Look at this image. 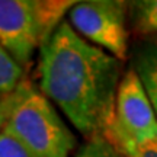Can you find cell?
Instances as JSON below:
<instances>
[{"label": "cell", "mask_w": 157, "mask_h": 157, "mask_svg": "<svg viewBox=\"0 0 157 157\" xmlns=\"http://www.w3.org/2000/svg\"><path fill=\"white\" fill-rule=\"evenodd\" d=\"M10 113L5 132L15 137L32 157H68L76 137L51 101L28 77L9 93Z\"/></svg>", "instance_id": "7a4b0ae2"}, {"label": "cell", "mask_w": 157, "mask_h": 157, "mask_svg": "<svg viewBox=\"0 0 157 157\" xmlns=\"http://www.w3.org/2000/svg\"><path fill=\"white\" fill-rule=\"evenodd\" d=\"M153 42H154V44L157 45V36H154V38H153Z\"/></svg>", "instance_id": "4fadbf2b"}, {"label": "cell", "mask_w": 157, "mask_h": 157, "mask_svg": "<svg viewBox=\"0 0 157 157\" xmlns=\"http://www.w3.org/2000/svg\"><path fill=\"white\" fill-rule=\"evenodd\" d=\"M132 68L140 76L157 115V45L153 41L135 48Z\"/></svg>", "instance_id": "8992f818"}, {"label": "cell", "mask_w": 157, "mask_h": 157, "mask_svg": "<svg viewBox=\"0 0 157 157\" xmlns=\"http://www.w3.org/2000/svg\"><path fill=\"white\" fill-rule=\"evenodd\" d=\"M121 153L125 157H157V141L128 146L121 150Z\"/></svg>", "instance_id": "8fae6325"}, {"label": "cell", "mask_w": 157, "mask_h": 157, "mask_svg": "<svg viewBox=\"0 0 157 157\" xmlns=\"http://www.w3.org/2000/svg\"><path fill=\"white\" fill-rule=\"evenodd\" d=\"M128 10L129 2L122 0L77 2L68 12V23L84 39L125 61L128 58Z\"/></svg>", "instance_id": "5b68a950"}, {"label": "cell", "mask_w": 157, "mask_h": 157, "mask_svg": "<svg viewBox=\"0 0 157 157\" xmlns=\"http://www.w3.org/2000/svg\"><path fill=\"white\" fill-rule=\"evenodd\" d=\"M26 77L23 67L0 44V95H9Z\"/></svg>", "instance_id": "ba28073f"}, {"label": "cell", "mask_w": 157, "mask_h": 157, "mask_svg": "<svg viewBox=\"0 0 157 157\" xmlns=\"http://www.w3.org/2000/svg\"><path fill=\"white\" fill-rule=\"evenodd\" d=\"M77 2L0 0V44L21 66H28Z\"/></svg>", "instance_id": "3957f363"}, {"label": "cell", "mask_w": 157, "mask_h": 157, "mask_svg": "<svg viewBox=\"0 0 157 157\" xmlns=\"http://www.w3.org/2000/svg\"><path fill=\"white\" fill-rule=\"evenodd\" d=\"M124 73V61L80 36L67 21L39 50V90L86 140L108 137Z\"/></svg>", "instance_id": "6da1fadb"}, {"label": "cell", "mask_w": 157, "mask_h": 157, "mask_svg": "<svg viewBox=\"0 0 157 157\" xmlns=\"http://www.w3.org/2000/svg\"><path fill=\"white\" fill-rule=\"evenodd\" d=\"M106 140L121 151L134 144L157 141V115L140 76L132 66L118 87L115 119Z\"/></svg>", "instance_id": "277c9868"}, {"label": "cell", "mask_w": 157, "mask_h": 157, "mask_svg": "<svg viewBox=\"0 0 157 157\" xmlns=\"http://www.w3.org/2000/svg\"><path fill=\"white\" fill-rule=\"evenodd\" d=\"M76 157H125L122 153L112 146L106 138L96 137L92 140H86L83 146H80Z\"/></svg>", "instance_id": "9c48e42d"}, {"label": "cell", "mask_w": 157, "mask_h": 157, "mask_svg": "<svg viewBox=\"0 0 157 157\" xmlns=\"http://www.w3.org/2000/svg\"><path fill=\"white\" fill-rule=\"evenodd\" d=\"M0 157H32L19 141L5 131L0 132Z\"/></svg>", "instance_id": "30bf717a"}, {"label": "cell", "mask_w": 157, "mask_h": 157, "mask_svg": "<svg viewBox=\"0 0 157 157\" xmlns=\"http://www.w3.org/2000/svg\"><path fill=\"white\" fill-rule=\"evenodd\" d=\"M10 113V99L9 95H0V132L5 129Z\"/></svg>", "instance_id": "7c38bea8"}, {"label": "cell", "mask_w": 157, "mask_h": 157, "mask_svg": "<svg viewBox=\"0 0 157 157\" xmlns=\"http://www.w3.org/2000/svg\"><path fill=\"white\" fill-rule=\"evenodd\" d=\"M129 10L135 32L157 36V0L129 2Z\"/></svg>", "instance_id": "52a82bcc"}]
</instances>
